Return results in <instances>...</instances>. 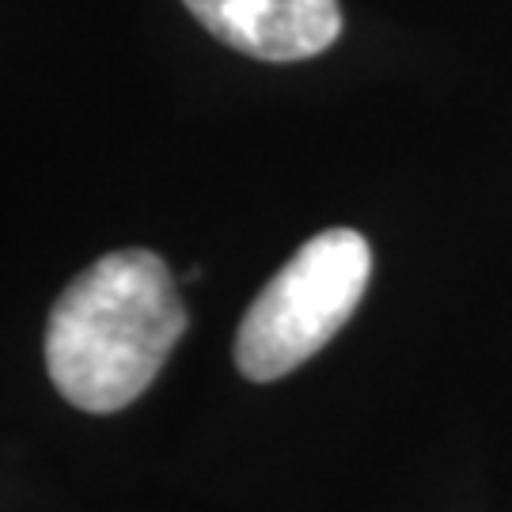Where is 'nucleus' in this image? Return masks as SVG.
Instances as JSON below:
<instances>
[{
  "label": "nucleus",
  "instance_id": "f03ea898",
  "mask_svg": "<svg viewBox=\"0 0 512 512\" xmlns=\"http://www.w3.org/2000/svg\"><path fill=\"white\" fill-rule=\"evenodd\" d=\"M372 277V247L353 228L311 236L266 289L236 330V368L270 384L315 357L349 323Z\"/></svg>",
  "mask_w": 512,
  "mask_h": 512
},
{
  "label": "nucleus",
  "instance_id": "f257e3e1",
  "mask_svg": "<svg viewBox=\"0 0 512 512\" xmlns=\"http://www.w3.org/2000/svg\"><path fill=\"white\" fill-rule=\"evenodd\" d=\"M186 323L183 296L164 258L152 251L103 255L50 311V380L76 410H126L160 376Z\"/></svg>",
  "mask_w": 512,
  "mask_h": 512
},
{
  "label": "nucleus",
  "instance_id": "7ed1b4c3",
  "mask_svg": "<svg viewBox=\"0 0 512 512\" xmlns=\"http://www.w3.org/2000/svg\"><path fill=\"white\" fill-rule=\"evenodd\" d=\"M213 38L258 61H304L342 35L338 0H183Z\"/></svg>",
  "mask_w": 512,
  "mask_h": 512
}]
</instances>
